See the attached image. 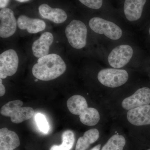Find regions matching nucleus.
Returning <instances> with one entry per match:
<instances>
[{
    "label": "nucleus",
    "mask_w": 150,
    "mask_h": 150,
    "mask_svg": "<svg viewBox=\"0 0 150 150\" xmlns=\"http://www.w3.org/2000/svg\"><path fill=\"white\" fill-rule=\"evenodd\" d=\"M66 64L61 56L52 54L38 58L32 68L33 76L43 81L52 80L59 77L66 71Z\"/></svg>",
    "instance_id": "obj_1"
},
{
    "label": "nucleus",
    "mask_w": 150,
    "mask_h": 150,
    "mask_svg": "<svg viewBox=\"0 0 150 150\" xmlns=\"http://www.w3.org/2000/svg\"><path fill=\"white\" fill-rule=\"evenodd\" d=\"M67 107L72 114L79 116L80 120L84 125L94 126L98 123L100 116L96 108L88 107L86 100L83 96L76 95L67 100Z\"/></svg>",
    "instance_id": "obj_2"
},
{
    "label": "nucleus",
    "mask_w": 150,
    "mask_h": 150,
    "mask_svg": "<svg viewBox=\"0 0 150 150\" xmlns=\"http://www.w3.org/2000/svg\"><path fill=\"white\" fill-rule=\"evenodd\" d=\"M23 102L19 100L11 101L2 107L1 114L11 118L15 123H21L30 119L34 114L33 108L30 107H22Z\"/></svg>",
    "instance_id": "obj_3"
},
{
    "label": "nucleus",
    "mask_w": 150,
    "mask_h": 150,
    "mask_svg": "<svg viewBox=\"0 0 150 150\" xmlns=\"http://www.w3.org/2000/svg\"><path fill=\"white\" fill-rule=\"evenodd\" d=\"M65 34L73 48L80 49L86 46L87 28L83 22L77 20L72 21L66 27Z\"/></svg>",
    "instance_id": "obj_4"
},
{
    "label": "nucleus",
    "mask_w": 150,
    "mask_h": 150,
    "mask_svg": "<svg viewBox=\"0 0 150 150\" xmlns=\"http://www.w3.org/2000/svg\"><path fill=\"white\" fill-rule=\"evenodd\" d=\"M98 79L103 86L109 88L118 87L126 83L129 79L127 71L115 68H106L100 70Z\"/></svg>",
    "instance_id": "obj_5"
},
{
    "label": "nucleus",
    "mask_w": 150,
    "mask_h": 150,
    "mask_svg": "<svg viewBox=\"0 0 150 150\" xmlns=\"http://www.w3.org/2000/svg\"><path fill=\"white\" fill-rule=\"evenodd\" d=\"M89 25L94 32L103 34L111 40H118L123 34L122 30L118 25L101 18H93L89 21Z\"/></svg>",
    "instance_id": "obj_6"
},
{
    "label": "nucleus",
    "mask_w": 150,
    "mask_h": 150,
    "mask_svg": "<svg viewBox=\"0 0 150 150\" xmlns=\"http://www.w3.org/2000/svg\"><path fill=\"white\" fill-rule=\"evenodd\" d=\"M19 60L16 52L9 49L0 55V78L5 79L14 74L17 71Z\"/></svg>",
    "instance_id": "obj_7"
},
{
    "label": "nucleus",
    "mask_w": 150,
    "mask_h": 150,
    "mask_svg": "<svg viewBox=\"0 0 150 150\" xmlns=\"http://www.w3.org/2000/svg\"><path fill=\"white\" fill-rule=\"evenodd\" d=\"M133 55V48L131 46L120 45L112 49L109 54L108 63L112 68L119 69L129 63Z\"/></svg>",
    "instance_id": "obj_8"
},
{
    "label": "nucleus",
    "mask_w": 150,
    "mask_h": 150,
    "mask_svg": "<svg viewBox=\"0 0 150 150\" xmlns=\"http://www.w3.org/2000/svg\"><path fill=\"white\" fill-rule=\"evenodd\" d=\"M0 36L7 38L16 31L17 21L13 11L8 8H2L0 11Z\"/></svg>",
    "instance_id": "obj_9"
},
{
    "label": "nucleus",
    "mask_w": 150,
    "mask_h": 150,
    "mask_svg": "<svg viewBox=\"0 0 150 150\" xmlns=\"http://www.w3.org/2000/svg\"><path fill=\"white\" fill-rule=\"evenodd\" d=\"M150 103V88L144 87L139 89L132 95L125 98L121 105L124 109L129 110Z\"/></svg>",
    "instance_id": "obj_10"
},
{
    "label": "nucleus",
    "mask_w": 150,
    "mask_h": 150,
    "mask_svg": "<svg viewBox=\"0 0 150 150\" xmlns=\"http://www.w3.org/2000/svg\"><path fill=\"white\" fill-rule=\"evenodd\" d=\"M127 118L129 123L134 126L150 125V105H146L128 110Z\"/></svg>",
    "instance_id": "obj_11"
},
{
    "label": "nucleus",
    "mask_w": 150,
    "mask_h": 150,
    "mask_svg": "<svg viewBox=\"0 0 150 150\" xmlns=\"http://www.w3.org/2000/svg\"><path fill=\"white\" fill-rule=\"evenodd\" d=\"M53 41L54 36L52 33L48 32L43 33L33 43L32 50L33 55L36 58H40L48 55Z\"/></svg>",
    "instance_id": "obj_12"
},
{
    "label": "nucleus",
    "mask_w": 150,
    "mask_h": 150,
    "mask_svg": "<svg viewBox=\"0 0 150 150\" xmlns=\"http://www.w3.org/2000/svg\"><path fill=\"white\" fill-rule=\"evenodd\" d=\"M146 2V0H125L124 12L127 19L130 21L139 19Z\"/></svg>",
    "instance_id": "obj_13"
},
{
    "label": "nucleus",
    "mask_w": 150,
    "mask_h": 150,
    "mask_svg": "<svg viewBox=\"0 0 150 150\" xmlns=\"http://www.w3.org/2000/svg\"><path fill=\"white\" fill-rule=\"evenodd\" d=\"M17 25L21 30H26L30 33H36L43 31L46 27L45 22L38 18H30L22 15L17 20Z\"/></svg>",
    "instance_id": "obj_14"
},
{
    "label": "nucleus",
    "mask_w": 150,
    "mask_h": 150,
    "mask_svg": "<svg viewBox=\"0 0 150 150\" xmlns=\"http://www.w3.org/2000/svg\"><path fill=\"white\" fill-rule=\"evenodd\" d=\"M39 13L43 18L49 20L54 23H61L67 18V14L61 8H54L46 4H43L38 8Z\"/></svg>",
    "instance_id": "obj_15"
},
{
    "label": "nucleus",
    "mask_w": 150,
    "mask_h": 150,
    "mask_svg": "<svg viewBox=\"0 0 150 150\" xmlns=\"http://www.w3.org/2000/svg\"><path fill=\"white\" fill-rule=\"evenodd\" d=\"M20 144L19 138L13 131L4 128L0 130V150H13Z\"/></svg>",
    "instance_id": "obj_16"
},
{
    "label": "nucleus",
    "mask_w": 150,
    "mask_h": 150,
    "mask_svg": "<svg viewBox=\"0 0 150 150\" xmlns=\"http://www.w3.org/2000/svg\"><path fill=\"white\" fill-rule=\"evenodd\" d=\"M99 132L98 129H92L86 131L83 137H80L76 145L75 150H86L90 145L98 139Z\"/></svg>",
    "instance_id": "obj_17"
},
{
    "label": "nucleus",
    "mask_w": 150,
    "mask_h": 150,
    "mask_svg": "<svg viewBox=\"0 0 150 150\" xmlns=\"http://www.w3.org/2000/svg\"><path fill=\"white\" fill-rule=\"evenodd\" d=\"M62 144L57 146L54 145L50 150H71L73 148L75 142V135L71 130H67L62 135Z\"/></svg>",
    "instance_id": "obj_18"
},
{
    "label": "nucleus",
    "mask_w": 150,
    "mask_h": 150,
    "mask_svg": "<svg viewBox=\"0 0 150 150\" xmlns=\"http://www.w3.org/2000/svg\"><path fill=\"white\" fill-rule=\"evenodd\" d=\"M126 142L123 136L115 134L110 137L101 150H123Z\"/></svg>",
    "instance_id": "obj_19"
},
{
    "label": "nucleus",
    "mask_w": 150,
    "mask_h": 150,
    "mask_svg": "<svg viewBox=\"0 0 150 150\" xmlns=\"http://www.w3.org/2000/svg\"><path fill=\"white\" fill-rule=\"evenodd\" d=\"M35 119L38 128L44 134H47L49 131V124L45 115L40 113L35 115Z\"/></svg>",
    "instance_id": "obj_20"
},
{
    "label": "nucleus",
    "mask_w": 150,
    "mask_h": 150,
    "mask_svg": "<svg viewBox=\"0 0 150 150\" xmlns=\"http://www.w3.org/2000/svg\"><path fill=\"white\" fill-rule=\"evenodd\" d=\"M80 2L89 8L98 9L102 6L103 0H79Z\"/></svg>",
    "instance_id": "obj_21"
},
{
    "label": "nucleus",
    "mask_w": 150,
    "mask_h": 150,
    "mask_svg": "<svg viewBox=\"0 0 150 150\" xmlns=\"http://www.w3.org/2000/svg\"><path fill=\"white\" fill-rule=\"evenodd\" d=\"M0 96H3L5 94L6 92L5 87L2 84V79H0Z\"/></svg>",
    "instance_id": "obj_22"
},
{
    "label": "nucleus",
    "mask_w": 150,
    "mask_h": 150,
    "mask_svg": "<svg viewBox=\"0 0 150 150\" xmlns=\"http://www.w3.org/2000/svg\"><path fill=\"white\" fill-rule=\"evenodd\" d=\"M9 0H0V8H6L8 4Z\"/></svg>",
    "instance_id": "obj_23"
},
{
    "label": "nucleus",
    "mask_w": 150,
    "mask_h": 150,
    "mask_svg": "<svg viewBox=\"0 0 150 150\" xmlns=\"http://www.w3.org/2000/svg\"><path fill=\"white\" fill-rule=\"evenodd\" d=\"M100 147H101V145L98 144L95 146L91 150H100Z\"/></svg>",
    "instance_id": "obj_24"
},
{
    "label": "nucleus",
    "mask_w": 150,
    "mask_h": 150,
    "mask_svg": "<svg viewBox=\"0 0 150 150\" xmlns=\"http://www.w3.org/2000/svg\"><path fill=\"white\" fill-rule=\"evenodd\" d=\"M16 1L19 2L23 3L27 2L28 1H29V0H16Z\"/></svg>",
    "instance_id": "obj_25"
},
{
    "label": "nucleus",
    "mask_w": 150,
    "mask_h": 150,
    "mask_svg": "<svg viewBox=\"0 0 150 150\" xmlns=\"http://www.w3.org/2000/svg\"><path fill=\"white\" fill-rule=\"evenodd\" d=\"M38 79H35V81L37 82L38 81Z\"/></svg>",
    "instance_id": "obj_26"
},
{
    "label": "nucleus",
    "mask_w": 150,
    "mask_h": 150,
    "mask_svg": "<svg viewBox=\"0 0 150 150\" xmlns=\"http://www.w3.org/2000/svg\"><path fill=\"white\" fill-rule=\"evenodd\" d=\"M149 33L150 35V28L149 29Z\"/></svg>",
    "instance_id": "obj_27"
},
{
    "label": "nucleus",
    "mask_w": 150,
    "mask_h": 150,
    "mask_svg": "<svg viewBox=\"0 0 150 150\" xmlns=\"http://www.w3.org/2000/svg\"><path fill=\"white\" fill-rule=\"evenodd\" d=\"M147 150H150V149H148Z\"/></svg>",
    "instance_id": "obj_28"
}]
</instances>
